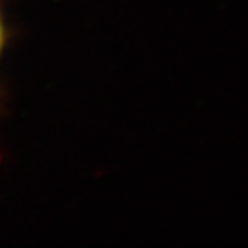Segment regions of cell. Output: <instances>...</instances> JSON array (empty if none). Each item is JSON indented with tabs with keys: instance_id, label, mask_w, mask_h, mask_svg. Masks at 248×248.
I'll use <instances>...</instances> for the list:
<instances>
[{
	"instance_id": "cell-1",
	"label": "cell",
	"mask_w": 248,
	"mask_h": 248,
	"mask_svg": "<svg viewBox=\"0 0 248 248\" xmlns=\"http://www.w3.org/2000/svg\"><path fill=\"white\" fill-rule=\"evenodd\" d=\"M0 47H2V28H0Z\"/></svg>"
}]
</instances>
